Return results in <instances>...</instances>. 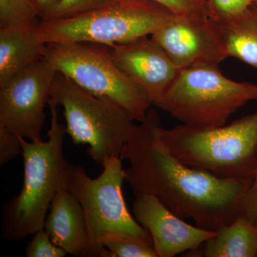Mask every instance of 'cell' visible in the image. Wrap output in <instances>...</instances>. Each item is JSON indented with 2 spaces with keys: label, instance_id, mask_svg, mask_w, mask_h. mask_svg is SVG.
<instances>
[{
  "label": "cell",
  "instance_id": "1",
  "mask_svg": "<svg viewBox=\"0 0 257 257\" xmlns=\"http://www.w3.org/2000/svg\"><path fill=\"white\" fill-rule=\"evenodd\" d=\"M158 111L135 124L120 157L127 160L125 181L135 196L149 194L182 219L217 231L242 210L252 180L221 177L189 167L176 158L161 140Z\"/></svg>",
  "mask_w": 257,
  "mask_h": 257
},
{
  "label": "cell",
  "instance_id": "2",
  "mask_svg": "<svg viewBox=\"0 0 257 257\" xmlns=\"http://www.w3.org/2000/svg\"><path fill=\"white\" fill-rule=\"evenodd\" d=\"M50 127L46 142H30L20 136L23 146L24 183L18 195L5 203L1 231L5 239L20 241L45 227L47 212L56 194L69 189L73 164L64 156L66 126L58 120V104L48 101Z\"/></svg>",
  "mask_w": 257,
  "mask_h": 257
},
{
  "label": "cell",
  "instance_id": "3",
  "mask_svg": "<svg viewBox=\"0 0 257 257\" xmlns=\"http://www.w3.org/2000/svg\"><path fill=\"white\" fill-rule=\"evenodd\" d=\"M160 137L171 153L189 167L226 178H254L257 111L211 130L183 124L162 127Z\"/></svg>",
  "mask_w": 257,
  "mask_h": 257
},
{
  "label": "cell",
  "instance_id": "4",
  "mask_svg": "<svg viewBox=\"0 0 257 257\" xmlns=\"http://www.w3.org/2000/svg\"><path fill=\"white\" fill-rule=\"evenodd\" d=\"M175 15L149 0H111L67 18L41 20L36 28L47 45L89 42L113 47L151 36Z\"/></svg>",
  "mask_w": 257,
  "mask_h": 257
},
{
  "label": "cell",
  "instance_id": "5",
  "mask_svg": "<svg viewBox=\"0 0 257 257\" xmlns=\"http://www.w3.org/2000/svg\"><path fill=\"white\" fill-rule=\"evenodd\" d=\"M257 101V84L231 80L218 66L181 69L158 107L192 127H220L248 101Z\"/></svg>",
  "mask_w": 257,
  "mask_h": 257
},
{
  "label": "cell",
  "instance_id": "6",
  "mask_svg": "<svg viewBox=\"0 0 257 257\" xmlns=\"http://www.w3.org/2000/svg\"><path fill=\"white\" fill-rule=\"evenodd\" d=\"M50 97L64 109L66 132L76 145H88L86 152L96 165L120 157L134 119L114 101L99 97L79 87L65 74L57 72Z\"/></svg>",
  "mask_w": 257,
  "mask_h": 257
},
{
  "label": "cell",
  "instance_id": "7",
  "mask_svg": "<svg viewBox=\"0 0 257 257\" xmlns=\"http://www.w3.org/2000/svg\"><path fill=\"white\" fill-rule=\"evenodd\" d=\"M101 168V175L93 179L84 167L74 166L69 182V192L82 206L93 246L100 251L101 257H111L104 243L111 240H138L153 244L151 235L126 207L121 157H108Z\"/></svg>",
  "mask_w": 257,
  "mask_h": 257
},
{
  "label": "cell",
  "instance_id": "8",
  "mask_svg": "<svg viewBox=\"0 0 257 257\" xmlns=\"http://www.w3.org/2000/svg\"><path fill=\"white\" fill-rule=\"evenodd\" d=\"M45 59L79 87L121 106L135 121L146 119L152 105L116 64L112 47L89 42L47 44Z\"/></svg>",
  "mask_w": 257,
  "mask_h": 257
},
{
  "label": "cell",
  "instance_id": "9",
  "mask_svg": "<svg viewBox=\"0 0 257 257\" xmlns=\"http://www.w3.org/2000/svg\"><path fill=\"white\" fill-rule=\"evenodd\" d=\"M56 73L44 58L0 85V126L29 141H42L45 108Z\"/></svg>",
  "mask_w": 257,
  "mask_h": 257
},
{
  "label": "cell",
  "instance_id": "10",
  "mask_svg": "<svg viewBox=\"0 0 257 257\" xmlns=\"http://www.w3.org/2000/svg\"><path fill=\"white\" fill-rule=\"evenodd\" d=\"M151 37L180 69L218 66L228 57L208 13L175 15Z\"/></svg>",
  "mask_w": 257,
  "mask_h": 257
},
{
  "label": "cell",
  "instance_id": "11",
  "mask_svg": "<svg viewBox=\"0 0 257 257\" xmlns=\"http://www.w3.org/2000/svg\"><path fill=\"white\" fill-rule=\"evenodd\" d=\"M111 47L119 68L143 91L150 104L158 107L181 69L151 37Z\"/></svg>",
  "mask_w": 257,
  "mask_h": 257
},
{
  "label": "cell",
  "instance_id": "12",
  "mask_svg": "<svg viewBox=\"0 0 257 257\" xmlns=\"http://www.w3.org/2000/svg\"><path fill=\"white\" fill-rule=\"evenodd\" d=\"M133 211L137 221L151 235L158 257L192 251L216 234L186 222L155 196H135Z\"/></svg>",
  "mask_w": 257,
  "mask_h": 257
},
{
  "label": "cell",
  "instance_id": "13",
  "mask_svg": "<svg viewBox=\"0 0 257 257\" xmlns=\"http://www.w3.org/2000/svg\"><path fill=\"white\" fill-rule=\"evenodd\" d=\"M52 242L68 254L80 257H101L89 237L82 206L69 189L56 194L44 227Z\"/></svg>",
  "mask_w": 257,
  "mask_h": 257
},
{
  "label": "cell",
  "instance_id": "14",
  "mask_svg": "<svg viewBox=\"0 0 257 257\" xmlns=\"http://www.w3.org/2000/svg\"><path fill=\"white\" fill-rule=\"evenodd\" d=\"M36 24L0 28V85L46 57L47 45L39 39Z\"/></svg>",
  "mask_w": 257,
  "mask_h": 257
},
{
  "label": "cell",
  "instance_id": "15",
  "mask_svg": "<svg viewBox=\"0 0 257 257\" xmlns=\"http://www.w3.org/2000/svg\"><path fill=\"white\" fill-rule=\"evenodd\" d=\"M186 256L256 257L257 224L240 214L223 226L199 247L186 252Z\"/></svg>",
  "mask_w": 257,
  "mask_h": 257
},
{
  "label": "cell",
  "instance_id": "16",
  "mask_svg": "<svg viewBox=\"0 0 257 257\" xmlns=\"http://www.w3.org/2000/svg\"><path fill=\"white\" fill-rule=\"evenodd\" d=\"M211 18L215 22L226 56L257 69L256 7L252 4L240 14L229 18Z\"/></svg>",
  "mask_w": 257,
  "mask_h": 257
},
{
  "label": "cell",
  "instance_id": "17",
  "mask_svg": "<svg viewBox=\"0 0 257 257\" xmlns=\"http://www.w3.org/2000/svg\"><path fill=\"white\" fill-rule=\"evenodd\" d=\"M38 16L33 0H0V28L31 25Z\"/></svg>",
  "mask_w": 257,
  "mask_h": 257
},
{
  "label": "cell",
  "instance_id": "18",
  "mask_svg": "<svg viewBox=\"0 0 257 257\" xmlns=\"http://www.w3.org/2000/svg\"><path fill=\"white\" fill-rule=\"evenodd\" d=\"M104 246L111 257H158L152 243L138 240H111Z\"/></svg>",
  "mask_w": 257,
  "mask_h": 257
},
{
  "label": "cell",
  "instance_id": "19",
  "mask_svg": "<svg viewBox=\"0 0 257 257\" xmlns=\"http://www.w3.org/2000/svg\"><path fill=\"white\" fill-rule=\"evenodd\" d=\"M111 0H57L41 20H57L79 14L106 4Z\"/></svg>",
  "mask_w": 257,
  "mask_h": 257
},
{
  "label": "cell",
  "instance_id": "20",
  "mask_svg": "<svg viewBox=\"0 0 257 257\" xmlns=\"http://www.w3.org/2000/svg\"><path fill=\"white\" fill-rule=\"evenodd\" d=\"M25 254L28 257H64L68 253L52 242L47 231L42 229L34 234L25 246Z\"/></svg>",
  "mask_w": 257,
  "mask_h": 257
},
{
  "label": "cell",
  "instance_id": "21",
  "mask_svg": "<svg viewBox=\"0 0 257 257\" xmlns=\"http://www.w3.org/2000/svg\"><path fill=\"white\" fill-rule=\"evenodd\" d=\"M20 136L4 126H0V167L23 155Z\"/></svg>",
  "mask_w": 257,
  "mask_h": 257
},
{
  "label": "cell",
  "instance_id": "22",
  "mask_svg": "<svg viewBox=\"0 0 257 257\" xmlns=\"http://www.w3.org/2000/svg\"><path fill=\"white\" fill-rule=\"evenodd\" d=\"M252 4V0H211L208 13L211 18H229L240 14Z\"/></svg>",
  "mask_w": 257,
  "mask_h": 257
},
{
  "label": "cell",
  "instance_id": "23",
  "mask_svg": "<svg viewBox=\"0 0 257 257\" xmlns=\"http://www.w3.org/2000/svg\"><path fill=\"white\" fill-rule=\"evenodd\" d=\"M170 10L175 15L201 14L208 13L207 8L199 0H149Z\"/></svg>",
  "mask_w": 257,
  "mask_h": 257
},
{
  "label": "cell",
  "instance_id": "24",
  "mask_svg": "<svg viewBox=\"0 0 257 257\" xmlns=\"http://www.w3.org/2000/svg\"><path fill=\"white\" fill-rule=\"evenodd\" d=\"M241 214L246 216L250 221L257 223V165L254 178L245 198Z\"/></svg>",
  "mask_w": 257,
  "mask_h": 257
},
{
  "label": "cell",
  "instance_id": "25",
  "mask_svg": "<svg viewBox=\"0 0 257 257\" xmlns=\"http://www.w3.org/2000/svg\"><path fill=\"white\" fill-rule=\"evenodd\" d=\"M33 1L38 10L40 18L42 19L52 9L57 0H33Z\"/></svg>",
  "mask_w": 257,
  "mask_h": 257
},
{
  "label": "cell",
  "instance_id": "26",
  "mask_svg": "<svg viewBox=\"0 0 257 257\" xmlns=\"http://www.w3.org/2000/svg\"><path fill=\"white\" fill-rule=\"evenodd\" d=\"M253 4L255 5V6L257 8V0H255L254 2H253Z\"/></svg>",
  "mask_w": 257,
  "mask_h": 257
},
{
  "label": "cell",
  "instance_id": "27",
  "mask_svg": "<svg viewBox=\"0 0 257 257\" xmlns=\"http://www.w3.org/2000/svg\"><path fill=\"white\" fill-rule=\"evenodd\" d=\"M252 1H253V2H254V1H255V0H252Z\"/></svg>",
  "mask_w": 257,
  "mask_h": 257
},
{
  "label": "cell",
  "instance_id": "28",
  "mask_svg": "<svg viewBox=\"0 0 257 257\" xmlns=\"http://www.w3.org/2000/svg\"><path fill=\"white\" fill-rule=\"evenodd\" d=\"M256 224H257V223H256Z\"/></svg>",
  "mask_w": 257,
  "mask_h": 257
}]
</instances>
